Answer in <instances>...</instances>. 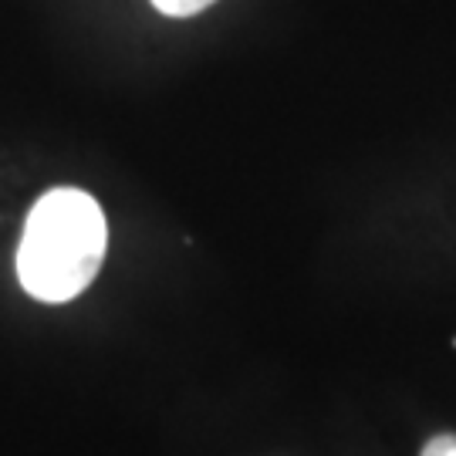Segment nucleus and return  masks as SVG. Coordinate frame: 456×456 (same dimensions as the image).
Segmentation results:
<instances>
[{"instance_id": "obj_1", "label": "nucleus", "mask_w": 456, "mask_h": 456, "mask_svg": "<svg viewBox=\"0 0 456 456\" xmlns=\"http://www.w3.org/2000/svg\"><path fill=\"white\" fill-rule=\"evenodd\" d=\"M109 244L105 213L85 190H51L28 213L17 247V277L24 291L61 305L95 281Z\"/></svg>"}, {"instance_id": "obj_2", "label": "nucleus", "mask_w": 456, "mask_h": 456, "mask_svg": "<svg viewBox=\"0 0 456 456\" xmlns=\"http://www.w3.org/2000/svg\"><path fill=\"white\" fill-rule=\"evenodd\" d=\"M213 0H152V7L156 11H163L169 17H190V14H200V11H207Z\"/></svg>"}, {"instance_id": "obj_3", "label": "nucleus", "mask_w": 456, "mask_h": 456, "mask_svg": "<svg viewBox=\"0 0 456 456\" xmlns=\"http://www.w3.org/2000/svg\"><path fill=\"white\" fill-rule=\"evenodd\" d=\"M423 456H456V436H436V440H429Z\"/></svg>"}]
</instances>
